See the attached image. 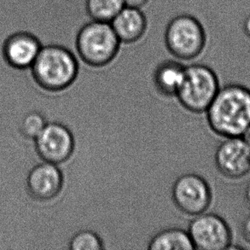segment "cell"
<instances>
[{
	"label": "cell",
	"mask_w": 250,
	"mask_h": 250,
	"mask_svg": "<svg viewBox=\"0 0 250 250\" xmlns=\"http://www.w3.org/2000/svg\"><path fill=\"white\" fill-rule=\"evenodd\" d=\"M205 112L210 128L218 135L243 137L250 126V88L236 83L226 84Z\"/></svg>",
	"instance_id": "6da1fadb"
},
{
	"label": "cell",
	"mask_w": 250,
	"mask_h": 250,
	"mask_svg": "<svg viewBox=\"0 0 250 250\" xmlns=\"http://www.w3.org/2000/svg\"><path fill=\"white\" fill-rule=\"evenodd\" d=\"M31 75L44 90L60 91L70 86L78 75L79 63L69 49L59 44L42 46L33 65Z\"/></svg>",
	"instance_id": "7a4b0ae2"
},
{
	"label": "cell",
	"mask_w": 250,
	"mask_h": 250,
	"mask_svg": "<svg viewBox=\"0 0 250 250\" xmlns=\"http://www.w3.org/2000/svg\"><path fill=\"white\" fill-rule=\"evenodd\" d=\"M121 41L110 22L91 21L79 30L75 47L79 57L91 67L108 64L118 53Z\"/></svg>",
	"instance_id": "3957f363"
},
{
	"label": "cell",
	"mask_w": 250,
	"mask_h": 250,
	"mask_svg": "<svg viewBox=\"0 0 250 250\" xmlns=\"http://www.w3.org/2000/svg\"><path fill=\"white\" fill-rule=\"evenodd\" d=\"M219 89L216 73L208 65L196 63L185 68L184 80L176 97L186 109L203 113L208 108Z\"/></svg>",
	"instance_id": "277c9868"
},
{
	"label": "cell",
	"mask_w": 250,
	"mask_h": 250,
	"mask_svg": "<svg viewBox=\"0 0 250 250\" xmlns=\"http://www.w3.org/2000/svg\"><path fill=\"white\" fill-rule=\"evenodd\" d=\"M206 33L196 17L181 15L167 26L165 43L169 52L178 59L192 60L206 45Z\"/></svg>",
	"instance_id": "5b68a950"
},
{
	"label": "cell",
	"mask_w": 250,
	"mask_h": 250,
	"mask_svg": "<svg viewBox=\"0 0 250 250\" xmlns=\"http://www.w3.org/2000/svg\"><path fill=\"white\" fill-rule=\"evenodd\" d=\"M187 231L194 250H228L232 242L229 225L216 213L204 212L197 214L190 221Z\"/></svg>",
	"instance_id": "8992f818"
},
{
	"label": "cell",
	"mask_w": 250,
	"mask_h": 250,
	"mask_svg": "<svg viewBox=\"0 0 250 250\" xmlns=\"http://www.w3.org/2000/svg\"><path fill=\"white\" fill-rule=\"evenodd\" d=\"M172 196L176 207L191 216L204 213L212 202V191L208 183L196 173L179 176L172 186Z\"/></svg>",
	"instance_id": "52a82bcc"
},
{
	"label": "cell",
	"mask_w": 250,
	"mask_h": 250,
	"mask_svg": "<svg viewBox=\"0 0 250 250\" xmlns=\"http://www.w3.org/2000/svg\"><path fill=\"white\" fill-rule=\"evenodd\" d=\"M34 143L41 159L57 165L67 162L75 149L71 130L60 122L46 123Z\"/></svg>",
	"instance_id": "ba28073f"
},
{
	"label": "cell",
	"mask_w": 250,
	"mask_h": 250,
	"mask_svg": "<svg viewBox=\"0 0 250 250\" xmlns=\"http://www.w3.org/2000/svg\"><path fill=\"white\" fill-rule=\"evenodd\" d=\"M214 163L222 175L228 179L244 178L250 172V152L243 137L226 138L217 147Z\"/></svg>",
	"instance_id": "9c48e42d"
},
{
	"label": "cell",
	"mask_w": 250,
	"mask_h": 250,
	"mask_svg": "<svg viewBox=\"0 0 250 250\" xmlns=\"http://www.w3.org/2000/svg\"><path fill=\"white\" fill-rule=\"evenodd\" d=\"M63 186V175L57 164L43 162L31 169L27 188L32 197L39 201L55 198Z\"/></svg>",
	"instance_id": "30bf717a"
},
{
	"label": "cell",
	"mask_w": 250,
	"mask_h": 250,
	"mask_svg": "<svg viewBox=\"0 0 250 250\" xmlns=\"http://www.w3.org/2000/svg\"><path fill=\"white\" fill-rule=\"evenodd\" d=\"M42 48L34 35L17 33L7 39L3 44V55L7 64L18 70H28Z\"/></svg>",
	"instance_id": "8fae6325"
},
{
	"label": "cell",
	"mask_w": 250,
	"mask_h": 250,
	"mask_svg": "<svg viewBox=\"0 0 250 250\" xmlns=\"http://www.w3.org/2000/svg\"><path fill=\"white\" fill-rule=\"evenodd\" d=\"M110 24L121 43L131 44L145 34L147 20L141 9L125 6Z\"/></svg>",
	"instance_id": "7c38bea8"
},
{
	"label": "cell",
	"mask_w": 250,
	"mask_h": 250,
	"mask_svg": "<svg viewBox=\"0 0 250 250\" xmlns=\"http://www.w3.org/2000/svg\"><path fill=\"white\" fill-rule=\"evenodd\" d=\"M185 68L176 61H164L156 68L153 81L157 91L167 97L176 96L182 84Z\"/></svg>",
	"instance_id": "4fadbf2b"
},
{
	"label": "cell",
	"mask_w": 250,
	"mask_h": 250,
	"mask_svg": "<svg viewBox=\"0 0 250 250\" xmlns=\"http://www.w3.org/2000/svg\"><path fill=\"white\" fill-rule=\"evenodd\" d=\"M149 250H192V242L187 230L168 228L153 236L148 243Z\"/></svg>",
	"instance_id": "5bb4252c"
},
{
	"label": "cell",
	"mask_w": 250,
	"mask_h": 250,
	"mask_svg": "<svg viewBox=\"0 0 250 250\" xmlns=\"http://www.w3.org/2000/svg\"><path fill=\"white\" fill-rule=\"evenodd\" d=\"M124 7L123 0H85V10L91 21L111 22Z\"/></svg>",
	"instance_id": "9a60e30c"
},
{
	"label": "cell",
	"mask_w": 250,
	"mask_h": 250,
	"mask_svg": "<svg viewBox=\"0 0 250 250\" xmlns=\"http://www.w3.org/2000/svg\"><path fill=\"white\" fill-rule=\"evenodd\" d=\"M71 250H102L104 244L101 237L91 230H79L71 237L68 244Z\"/></svg>",
	"instance_id": "2e32d148"
},
{
	"label": "cell",
	"mask_w": 250,
	"mask_h": 250,
	"mask_svg": "<svg viewBox=\"0 0 250 250\" xmlns=\"http://www.w3.org/2000/svg\"><path fill=\"white\" fill-rule=\"evenodd\" d=\"M46 120L44 115L37 111H32L24 115L20 122L19 129L24 137L27 139H35L42 132L44 125H46Z\"/></svg>",
	"instance_id": "e0dca14e"
},
{
	"label": "cell",
	"mask_w": 250,
	"mask_h": 250,
	"mask_svg": "<svg viewBox=\"0 0 250 250\" xmlns=\"http://www.w3.org/2000/svg\"><path fill=\"white\" fill-rule=\"evenodd\" d=\"M242 236L244 237V240L250 244V213L245 217L241 228Z\"/></svg>",
	"instance_id": "ac0fdd59"
},
{
	"label": "cell",
	"mask_w": 250,
	"mask_h": 250,
	"mask_svg": "<svg viewBox=\"0 0 250 250\" xmlns=\"http://www.w3.org/2000/svg\"><path fill=\"white\" fill-rule=\"evenodd\" d=\"M149 0H123L125 3V6L132 7V8H138L141 9L145 6L146 3H148Z\"/></svg>",
	"instance_id": "d6986e66"
},
{
	"label": "cell",
	"mask_w": 250,
	"mask_h": 250,
	"mask_svg": "<svg viewBox=\"0 0 250 250\" xmlns=\"http://www.w3.org/2000/svg\"><path fill=\"white\" fill-rule=\"evenodd\" d=\"M244 34L247 35L248 38L250 39V15L246 17L244 22Z\"/></svg>",
	"instance_id": "ffe728a7"
},
{
	"label": "cell",
	"mask_w": 250,
	"mask_h": 250,
	"mask_svg": "<svg viewBox=\"0 0 250 250\" xmlns=\"http://www.w3.org/2000/svg\"><path fill=\"white\" fill-rule=\"evenodd\" d=\"M244 197H245V200H246L248 204L250 206V183L248 184L247 186H246V188H245Z\"/></svg>",
	"instance_id": "44dd1931"
},
{
	"label": "cell",
	"mask_w": 250,
	"mask_h": 250,
	"mask_svg": "<svg viewBox=\"0 0 250 250\" xmlns=\"http://www.w3.org/2000/svg\"><path fill=\"white\" fill-rule=\"evenodd\" d=\"M245 141H246V140H245ZM246 142H247L248 146H249V148H250V140H247V141H246Z\"/></svg>",
	"instance_id": "7402d4cb"
}]
</instances>
